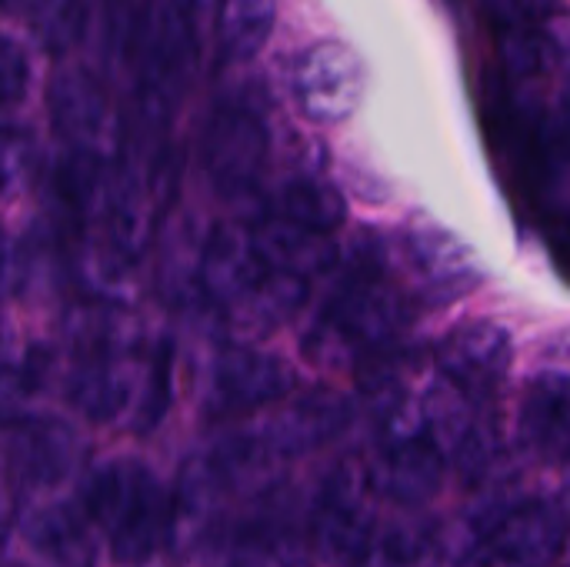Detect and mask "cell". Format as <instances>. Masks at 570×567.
Returning a JSON list of instances; mask_svg holds the SVG:
<instances>
[{
  "mask_svg": "<svg viewBox=\"0 0 570 567\" xmlns=\"http://www.w3.org/2000/svg\"><path fill=\"white\" fill-rule=\"evenodd\" d=\"M200 297L217 304L240 324L271 328L291 317L304 294L307 281L271 267L230 224H217L200 244V271H197Z\"/></svg>",
  "mask_w": 570,
  "mask_h": 567,
  "instance_id": "1",
  "label": "cell"
},
{
  "mask_svg": "<svg viewBox=\"0 0 570 567\" xmlns=\"http://www.w3.org/2000/svg\"><path fill=\"white\" fill-rule=\"evenodd\" d=\"M83 508L120 565H140L174 541V498L134 458L94 471Z\"/></svg>",
  "mask_w": 570,
  "mask_h": 567,
  "instance_id": "2",
  "label": "cell"
},
{
  "mask_svg": "<svg viewBox=\"0 0 570 567\" xmlns=\"http://www.w3.org/2000/svg\"><path fill=\"white\" fill-rule=\"evenodd\" d=\"M411 321H414L411 301L384 271L377 247L364 244L361 254H354L344 277L337 281L314 328V341H324L327 351L337 348V354H351V351L374 354L384 351L391 341H397Z\"/></svg>",
  "mask_w": 570,
  "mask_h": 567,
  "instance_id": "3",
  "label": "cell"
},
{
  "mask_svg": "<svg viewBox=\"0 0 570 567\" xmlns=\"http://www.w3.org/2000/svg\"><path fill=\"white\" fill-rule=\"evenodd\" d=\"M130 53L140 67V114L147 124H164L197 63L194 23L174 0L154 3L134 27Z\"/></svg>",
  "mask_w": 570,
  "mask_h": 567,
  "instance_id": "4",
  "label": "cell"
},
{
  "mask_svg": "<svg viewBox=\"0 0 570 567\" xmlns=\"http://www.w3.org/2000/svg\"><path fill=\"white\" fill-rule=\"evenodd\" d=\"M140 371L144 361L137 364L134 344L120 334V328L114 331V321H94V328L80 331L67 398L97 424L117 421L137 401Z\"/></svg>",
  "mask_w": 570,
  "mask_h": 567,
  "instance_id": "5",
  "label": "cell"
},
{
  "mask_svg": "<svg viewBox=\"0 0 570 567\" xmlns=\"http://www.w3.org/2000/svg\"><path fill=\"white\" fill-rule=\"evenodd\" d=\"M564 545V518L548 501H524L491 515L461 567H544Z\"/></svg>",
  "mask_w": 570,
  "mask_h": 567,
  "instance_id": "6",
  "label": "cell"
},
{
  "mask_svg": "<svg viewBox=\"0 0 570 567\" xmlns=\"http://www.w3.org/2000/svg\"><path fill=\"white\" fill-rule=\"evenodd\" d=\"M314 551L337 567H354L374 538V491L367 468L341 465L321 488L311 518Z\"/></svg>",
  "mask_w": 570,
  "mask_h": 567,
  "instance_id": "7",
  "label": "cell"
},
{
  "mask_svg": "<svg viewBox=\"0 0 570 567\" xmlns=\"http://www.w3.org/2000/svg\"><path fill=\"white\" fill-rule=\"evenodd\" d=\"M267 127L250 107H217L204 124L200 164L214 190L224 197L250 194L267 167Z\"/></svg>",
  "mask_w": 570,
  "mask_h": 567,
  "instance_id": "8",
  "label": "cell"
},
{
  "mask_svg": "<svg viewBox=\"0 0 570 567\" xmlns=\"http://www.w3.org/2000/svg\"><path fill=\"white\" fill-rule=\"evenodd\" d=\"M361 60L341 40H317L294 70L297 110L314 124H341L361 100Z\"/></svg>",
  "mask_w": 570,
  "mask_h": 567,
  "instance_id": "9",
  "label": "cell"
},
{
  "mask_svg": "<svg viewBox=\"0 0 570 567\" xmlns=\"http://www.w3.org/2000/svg\"><path fill=\"white\" fill-rule=\"evenodd\" d=\"M511 361H514L511 334L491 321L461 324L438 344V368L444 381L471 401L491 398L504 384Z\"/></svg>",
  "mask_w": 570,
  "mask_h": 567,
  "instance_id": "10",
  "label": "cell"
},
{
  "mask_svg": "<svg viewBox=\"0 0 570 567\" xmlns=\"http://www.w3.org/2000/svg\"><path fill=\"white\" fill-rule=\"evenodd\" d=\"M367 481L374 498H387L394 505H424L444 481V454L428 428L384 434L381 451L367 468Z\"/></svg>",
  "mask_w": 570,
  "mask_h": 567,
  "instance_id": "11",
  "label": "cell"
},
{
  "mask_svg": "<svg viewBox=\"0 0 570 567\" xmlns=\"http://www.w3.org/2000/svg\"><path fill=\"white\" fill-rule=\"evenodd\" d=\"M287 388L291 374L277 358L250 348H224L214 358L204 404L210 418H237L281 401Z\"/></svg>",
  "mask_w": 570,
  "mask_h": 567,
  "instance_id": "12",
  "label": "cell"
},
{
  "mask_svg": "<svg viewBox=\"0 0 570 567\" xmlns=\"http://www.w3.org/2000/svg\"><path fill=\"white\" fill-rule=\"evenodd\" d=\"M77 461H80V441L67 424L37 414L10 421L7 465L23 488L43 491L60 485L73 475Z\"/></svg>",
  "mask_w": 570,
  "mask_h": 567,
  "instance_id": "13",
  "label": "cell"
},
{
  "mask_svg": "<svg viewBox=\"0 0 570 567\" xmlns=\"http://www.w3.org/2000/svg\"><path fill=\"white\" fill-rule=\"evenodd\" d=\"M351 424V408L344 398L331 391H311L287 404L271 424L267 434L261 438L274 458H297L311 454L331 441H337Z\"/></svg>",
  "mask_w": 570,
  "mask_h": 567,
  "instance_id": "14",
  "label": "cell"
},
{
  "mask_svg": "<svg viewBox=\"0 0 570 567\" xmlns=\"http://www.w3.org/2000/svg\"><path fill=\"white\" fill-rule=\"evenodd\" d=\"M407 261L424 294L438 304H451L481 284V271L471 251L448 231H417L407 237Z\"/></svg>",
  "mask_w": 570,
  "mask_h": 567,
  "instance_id": "15",
  "label": "cell"
},
{
  "mask_svg": "<svg viewBox=\"0 0 570 567\" xmlns=\"http://www.w3.org/2000/svg\"><path fill=\"white\" fill-rule=\"evenodd\" d=\"M47 107H50V124L57 137L73 147H87V140L100 134L110 114L107 90L87 67H77V63H67L53 74Z\"/></svg>",
  "mask_w": 570,
  "mask_h": 567,
  "instance_id": "16",
  "label": "cell"
},
{
  "mask_svg": "<svg viewBox=\"0 0 570 567\" xmlns=\"http://www.w3.org/2000/svg\"><path fill=\"white\" fill-rule=\"evenodd\" d=\"M247 241L250 247L277 271L284 274H294L301 281L314 277V274H324L331 271L337 251H334V241L331 234H314V231H304L291 221H284L281 214H264L250 224L247 231Z\"/></svg>",
  "mask_w": 570,
  "mask_h": 567,
  "instance_id": "17",
  "label": "cell"
},
{
  "mask_svg": "<svg viewBox=\"0 0 570 567\" xmlns=\"http://www.w3.org/2000/svg\"><path fill=\"white\" fill-rule=\"evenodd\" d=\"M17 525L23 545L43 567H94V541L67 505H33Z\"/></svg>",
  "mask_w": 570,
  "mask_h": 567,
  "instance_id": "18",
  "label": "cell"
},
{
  "mask_svg": "<svg viewBox=\"0 0 570 567\" xmlns=\"http://www.w3.org/2000/svg\"><path fill=\"white\" fill-rule=\"evenodd\" d=\"M521 431L544 458L561 461L568 451V381L564 374H544L531 384L521 408Z\"/></svg>",
  "mask_w": 570,
  "mask_h": 567,
  "instance_id": "19",
  "label": "cell"
},
{
  "mask_svg": "<svg viewBox=\"0 0 570 567\" xmlns=\"http://www.w3.org/2000/svg\"><path fill=\"white\" fill-rule=\"evenodd\" d=\"M274 214H281L284 221H291L304 231L334 234L347 217V204L331 180H324L317 174H297V177L284 180Z\"/></svg>",
  "mask_w": 570,
  "mask_h": 567,
  "instance_id": "20",
  "label": "cell"
},
{
  "mask_svg": "<svg viewBox=\"0 0 570 567\" xmlns=\"http://www.w3.org/2000/svg\"><path fill=\"white\" fill-rule=\"evenodd\" d=\"M214 10L217 40L230 60H254L277 20V0H217Z\"/></svg>",
  "mask_w": 570,
  "mask_h": 567,
  "instance_id": "21",
  "label": "cell"
},
{
  "mask_svg": "<svg viewBox=\"0 0 570 567\" xmlns=\"http://www.w3.org/2000/svg\"><path fill=\"white\" fill-rule=\"evenodd\" d=\"M104 160L90 147H70V154L60 160L53 174V194L70 217H83L94 214L104 194Z\"/></svg>",
  "mask_w": 570,
  "mask_h": 567,
  "instance_id": "22",
  "label": "cell"
},
{
  "mask_svg": "<svg viewBox=\"0 0 570 567\" xmlns=\"http://www.w3.org/2000/svg\"><path fill=\"white\" fill-rule=\"evenodd\" d=\"M174 401V344L164 338L157 341V348L150 351V358L144 361L140 371V388H137V401H134V431L137 434H150L167 408Z\"/></svg>",
  "mask_w": 570,
  "mask_h": 567,
  "instance_id": "23",
  "label": "cell"
},
{
  "mask_svg": "<svg viewBox=\"0 0 570 567\" xmlns=\"http://www.w3.org/2000/svg\"><path fill=\"white\" fill-rule=\"evenodd\" d=\"M200 244L190 231V224H180L177 231H170V241L160 254V271H157V281H160V291H164V301L170 304H184L190 297L200 294L197 287V271H200Z\"/></svg>",
  "mask_w": 570,
  "mask_h": 567,
  "instance_id": "24",
  "label": "cell"
},
{
  "mask_svg": "<svg viewBox=\"0 0 570 567\" xmlns=\"http://www.w3.org/2000/svg\"><path fill=\"white\" fill-rule=\"evenodd\" d=\"M50 378V358L47 351H30L13 364L0 368V418L20 421L30 418L33 401L43 394Z\"/></svg>",
  "mask_w": 570,
  "mask_h": 567,
  "instance_id": "25",
  "label": "cell"
},
{
  "mask_svg": "<svg viewBox=\"0 0 570 567\" xmlns=\"http://www.w3.org/2000/svg\"><path fill=\"white\" fill-rule=\"evenodd\" d=\"M354 567H434V548L424 535L407 528H391L371 538L367 551Z\"/></svg>",
  "mask_w": 570,
  "mask_h": 567,
  "instance_id": "26",
  "label": "cell"
},
{
  "mask_svg": "<svg viewBox=\"0 0 570 567\" xmlns=\"http://www.w3.org/2000/svg\"><path fill=\"white\" fill-rule=\"evenodd\" d=\"M30 20L50 50H67L87 27V0H40Z\"/></svg>",
  "mask_w": 570,
  "mask_h": 567,
  "instance_id": "27",
  "label": "cell"
},
{
  "mask_svg": "<svg viewBox=\"0 0 570 567\" xmlns=\"http://www.w3.org/2000/svg\"><path fill=\"white\" fill-rule=\"evenodd\" d=\"M30 87V60H27V50L0 33V107H13L23 100Z\"/></svg>",
  "mask_w": 570,
  "mask_h": 567,
  "instance_id": "28",
  "label": "cell"
},
{
  "mask_svg": "<svg viewBox=\"0 0 570 567\" xmlns=\"http://www.w3.org/2000/svg\"><path fill=\"white\" fill-rule=\"evenodd\" d=\"M33 160V147L17 130H0V194L13 187Z\"/></svg>",
  "mask_w": 570,
  "mask_h": 567,
  "instance_id": "29",
  "label": "cell"
},
{
  "mask_svg": "<svg viewBox=\"0 0 570 567\" xmlns=\"http://www.w3.org/2000/svg\"><path fill=\"white\" fill-rule=\"evenodd\" d=\"M177 3V10L194 23V20H200L210 7H217V0H174Z\"/></svg>",
  "mask_w": 570,
  "mask_h": 567,
  "instance_id": "30",
  "label": "cell"
},
{
  "mask_svg": "<svg viewBox=\"0 0 570 567\" xmlns=\"http://www.w3.org/2000/svg\"><path fill=\"white\" fill-rule=\"evenodd\" d=\"M7 545H10V511H7V508L0 505V565H3Z\"/></svg>",
  "mask_w": 570,
  "mask_h": 567,
  "instance_id": "31",
  "label": "cell"
},
{
  "mask_svg": "<svg viewBox=\"0 0 570 567\" xmlns=\"http://www.w3.org/2000/svg\"><path fill=\"white\" fill-rule=\"evenodd\" d=\"M40 7V0H0V10H20V13H33Z\"/></svg>",
  "mask_w": 570,
  "mask_h": 567,
  "instance_id": "32",
  "label": "cell"
},
{
  "mask_svg": "<svg viewBox=\"0 0 570 567\" xmlns=\"http://www.w3.org/2000/svg\"><path fill=\"white\" fill-rule=\"evenodd\" d=\"M3 277H7V257H3V247H0V284H3Z\"/></svg>",
  "mask_w": 570,
  "mask_h": 567,
  "instance_id": "33",
  "label": "cell"
}]
</instances>
